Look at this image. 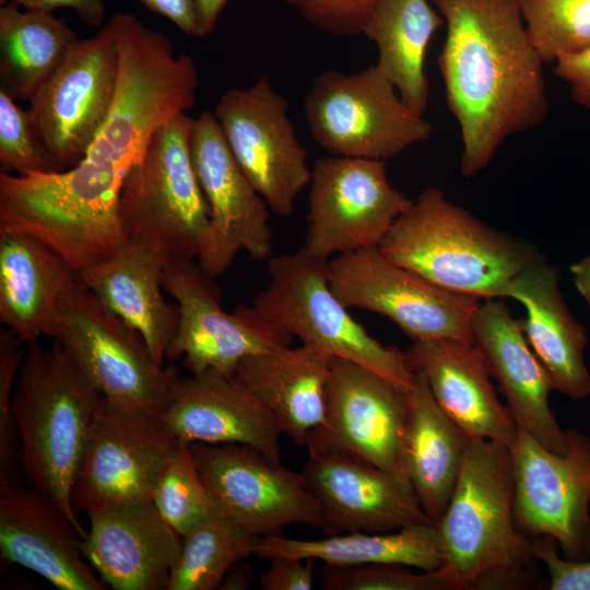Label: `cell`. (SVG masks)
Segmentation results:
<instances>
[{"mask_svg":"<svg viewBox=\"0 0 590 590\" xmlns=\"http://www.w3.org/2000/svg\"><path fill=\"white\" fill-rule=\"evenodd\" d=\"M430 1L447 27L438 67L460 129V173L473 177L507 138L545 120L544 61L518 0Z\"/></svg>","mask_w":590,"mask_h":590,"instance_id":"6da1fadb","label":"cell"},{"mask_svg":"<svg viewBox=\"0 0 590 590\" xmlns=\"http://www.w3.org/2000/svg\"><path fill=\"white\" fill-rule=\"evenodd\" d=\"M510 447L472 439L450 502L436 523L449 590H526L539 581L532 541L514 514Z\"/></svg>","mask_w":590,"mask_h":590,"instance_id":"7a4b0ae2","label":"cell"},{"mask_svg":"<svg viewBox=\"0 0 590 590\" xmlns=\"http://www.w3.org/2000/svg\"><path fill=\"white\" fill-rule=\"evenodd\" d=\"M102 394L55 340L27 343L13 391L23 475L85 536L73 488Z\"/></svg>","mask_w":590,"mask_h":590,"instance_id":"3957f363","label":"cell"},{"mask_svg":"<svg viewBox=\"0 0 590 590\" xmlns=\"http://www.w3.org/2000/svg\"><path fill=\"white\" fill-rule=\"evenodd\" d=\"M378 248L432 283L479 299L504 297L512 278L539 253L531 244L451 202L436 187L412 200Z\"/></svg>","mask_w":590,"mask_h":590,"instance_id":"277c9868","label":"cell"},{"mask_svg":"<svg viewBox=\"0 0 590 590\" xmlns=\"http://www.w3.org/2000/svg\"><path fill=\"white\" fill-rule=\"evenodd\" d=\"M127 173L86 156L66 170L0 172V233L33 235L81 272L113 256L127 239L119 216Z\"/></svg>","mask_w":590,"mask_h":590,"instance_id":"5b68a950","label":"cell"},{"mask_svg":"<svg viewBox=\"0 0 590 590\" xmlns=\"http://www.w3.org/2000/svg\"><path fill=\"white\" fill-rule=\"evenodd\" d=\"M109 21L118 49L115 93L85 156L129 170L157 130L193 107L199 74L189 55L176 54L164 34L130 12Z\"/></svg>","mask_w":590,"mask_h":590,"instance_id":"8992f818","label":"cell"},{"mask_svg":"<svg viewBox=\"0 0 590 590\" xmlns=\"http://www.w3.org/2000/svg\"><path fill=\"white\" fill-rule=\"evenodd\" d=\"M194 120L181 114L157 130L119 196L126 238L153 243L168 262L198 259L210 236L209 206L191 153Z\"/></svg>","mask_w":590,"mask_h":590,"instance_id":"52a82bcc","label":"cell"},{"mask_svg":"<svg viewBox=\"0 0 590 590\" xmlns=\"http://www.w3.org/2000/svg\"><path fill=\"white\" fill-rule=\"evenodd\" d=\"M328 261L304 247L269 259V282L252 306L302 344L371 369L405 389L415 370L405 352L373 338L329 283Z\"/></svg>","mask_w":590,"mask_h":590,"instance_id":"ba28073f","label":"cell"},{"mask_svg":"<svg viewBox=\"0 0 590 590\" xmlns=\"http://www.w3.org/2000/svg\"><path fill=\"white\" fill-rule=\"evenodd\" d=\"M305 116L315 142L335 156L385 161L432 133V125L402 101L376 64L318 74L305 98Z\"/></svg>","mask_w":590,"mask_h":590,"instance_id":"9c48e42d","label":"cell"},{"mask_svg":"<svg viewBox=\"0 0 590 590\" xmlns=\"http://www.w3.org/2000/svg\"><path fill=\"white\" fill-rule=\"evenodd\" d=\"M54 340L102 397L123 410L160 415L182 378L175 366L157 364L142 335L83 284Z\"/></svg>","mask_w":590,"mask_h":590,"instance_id":"30bf717a","label":"cell"},{"mask_svg":"<svg viewBox=\"0 0 590 590\" xmlns=\"http://www.w3.org/2000/svg\"><path fill=\"white\" fill-rule=\"evenodd\" d=\"M556 453L519 429L510 446L514 514L528 538H553L567 559L590 558V438L565 429Z\"/></svg>","mask_w":590,"mask_h":590,"instance_id":"8fae6325","label":"cell"},{"mask_svg":"<svg viewBox=\"0 0 590 590\" xmlns=\"http://www.w3.org/2000/svg\"><path fill=\"white\" fill-rule=\"evenodd\" d=\"M328 276L347 308L389 318L412 341L448 338L471 342L480 299L432 283L389 260L378 247L331 258Z\"/></svg>","mask_w":590,"mask_h":590,"instance_id":"7c38bea8","label":"cell"},{"mask_svg":"<svg viewBox=\"0 0 590 590\" xmlns=\"http://www.w3.org/2000/svg\"><path fill=\"white\" fill-rule=\"evenodd\" d=\"M162 284L178 307V324L166 359H181L191 374L234 376L244 358L291 346L293 337L252 305L227 312L214 279L194 260L166 263Z\"/></svg>","mask_w":590,"mask_h":590,"instance_id":"4fadbf2b","label":"cell"},{"mask_svg":"<svg viewBox=\"0 0 590 590\" xmlns=\"http://www.w3.org/2000/svg\"><path fill=\"white\" fill-rule=\"evenodd\" d=\"M411 203L390 182L385 161L319 158L311 168L303 247L324 260L378 247Z\"/></svg>","mask_w":590,"mask_h":590,"instance_id":"5bb4252c","label":"cell"},{"mask_svg":"<svg viewBox=\"0 0 590 590\" xmlns=\"http://www.w3.org/2000/svg\"><path fill=\"white\" fill-rule=\"evenodd\" d=\"M288 107L264 74L247 88L224 92L213 111L236 162L279 216L292 214L311 177Z\"/></svg>","mask_w":590,"mask_h":590,"instance_id":"9a60e30c","label":"cell"},{"mask_svg":"<svg viewBox=\"0 0 590 590\" xmlns=\"http://www.w3.org/2000/svg\"><path fill=\"white\" fill-rule=\"evenodd\" d=\"M180 444L160 415L123 410L102 397L73 488L75 510L152 502Z\"/></svg>","mask_w":590,"mask_h":590,"instance_id":"2e32d148","label":"cell"},{"mask_svg":"<svg viewBox=\"0 0 590 590\" xmlns=\"http://www.w3.org/2000/svg\"><path fill=\"white\" fill-rule=\"evenodd\" d=\"M118 71V49L108 21L72 46L55 73L28 101V111L56 168L80 163L106 121Z\"/></svg>","mask_w":590,"mask_h":590,"instance_id":"e0dca14e","label":"cell"},{"mask_svg":"<svg viewBox=\"0 0 590 590\" xmlns=\"http://www.w3.org/2000/svg\"><path fill=\"white\" fill-rule=\"evenodd\" d=\"M305 447L308 459L302 473L318 503L320 529L327 535L433 523L406 476L340 448L319 429L310 433Z\"/></svg>","mask_w":590,"mask_h":590,"instance_id":"ac0fdd59","label":"cell"},{"mask_svg":"<svg viewBox=\"0 0 590 590\" xmlns=\"http://www.w3.org/2000/svg\"><path fill=\"white\" fill-rule=\"evenodd\" d=\"M190 446L219 511L245 529L260 538L295 524L320 529V509L302 472L245 445Z\"/></svg>","mask_w":590,"mask_h":590,"instance_id":"d6986e66","label":"cell"},{"mask_svg":"<svg viewBox=\"0 0 590 590\" xmlns=\"http://www.w3.org/2000/svg\"><path fill=\"white\" fill-rule=\"evenodd\" d=\"M191 153L210 212V236L198 258L200 267L215 279L240 251L257 261L269 260L270 209L236 162L211 110L194 120Z\"/></svg>","mask_w":590,"mask_h":590,"instance_id":"ffe728a7","label":"cell"},{"mask_svg":"<svg viewBox=\"0 0 590 590\" xmlns=\"http://www.w3.org/2000/svg\"><path fill=\"white\" fill-rule=\"evenodd\" d=\"M408 390L371 369L334 357L326 423L317 429L340 448L406 476L403 436Z\"/></svg>","mask_w":590,"mask_h":590,"instance_id":"44dd1931","label":"cell"},{"mask_svg":"<svg viewBox=\"0 0 590 590\" xmlns=\"http://www.w3.org/2000/svg\"><path fill=\"white\" fill-rule=\"evenodd\" d=\"M471 342L497 381L519 429L548 450L563 453L565 429L550 405V376L508 305L498 298L480 303L472 320Z\"/></svg>","mask_w":590,"mask_h":590,"instance_id":"7402d4cb","label":"cell"},{"mask_svg":"<svg viewBox=\"0 0 590 590\" xmlns=\"http://www.w3.org/2000/svg\"><path fill=\"white\" fill-rule=\"evenodd\" d=\"M86 560L115 590H167L181 536L153 502L125 504L86 514Z\"/></svg>","mask_w":590,"mask_h":590,"instance_id":"603a6c76","label":"cell"},{"mask_svg":"<svg viewBox=\"0 0 590 590\" xmlns=\"http://www.w3.org/2000/svg\"><path fill=\"white\" fill-rule=\"evenodd\" d=\"M160 417L181 442L245 445L281 463L279 422L234 376L206 370L181 378Z\"/></svg>","mask_w":590,"mask_h":590,"instance_id":"cb8c5ba5","label":"cell"},{"mask_svg":"<svg viewBox=\"0 0 590 590\" xmlns=\"http://www.w3.org/2000/svg\"><path fill=\"white\" fill-rule=\"evenodd\" d=\"M84 536L42 493L31 487L0 488V554L59 590H105L86 560Z\"/></svg>","mask_w":590,"mask_h":590,"instance_id":"d4e9b609","label":"cell"},{"mask_svg":"<svg viewBox=\"0 0 590 590\" xmlns=\"http://www.w3.org/2000/svg\"><path fill=\"white\" fill-rule=\"evenodd\" d=\"M81 285L80 273L44 240L0 233V322L23 342L55 339Z\"/></svg>","mask_w":590,"mask_h":590,"instance_id":"484cf974","label":"cell"},{"mask_svg":"<svg viewBox=\"0 0 590 590\" xmlns=\"http://www.w3.org/2000/svg\"><path fill=\"white\" fill-rule=\"evenodd\" d=\"M405 354L425 377L440 409L470 438L512 445L519 427L499 401L471 342L448 338L413 341Z\"/></svg>","mask_w":590,"mask_h":590,"instance_id":"4316f807","label":"cell"},{"mask_svg":"<svg viewBox=\"0 0 590 590\" xmlns=\"http://www.w3.org/2000/svg\"><path fill=\"white\" fill-rule=\"evenodd\" d=\"M504 297L519 302L526 339L545 367L553 390L573 400L590 396L587 329L575 319L559 287L558 270L538 253L509 282Z\"/></svg>","mask_w":590,"mask_h":590,"instance_id":"83f0119b","label":"cell"},{"mask_svg":"<svg viewBox=\"0 0 590 590\" xmlns=\"http://www.w3.org/2000/svg\"><path fill=\"white\" fill-rule=\"evenodd\" d=\"M167 262L153 243L129 237L113 256L79 272L82 284L142 335L160 365L166 361L178 324L177 304L163 295Z\"/></svg>","mask_w":590,"mask_h":590,"instance_id":"f1b7e54d","label":"cell"},{"mask_svg":"<svg viewBox=\"0 0 590 590\" xmlns=\"http://www.w3.org/2000/svg\"><path fill=\"white\" fill-rule=\"evenodd\" d=\"M333 358L310 345L286 346L244 358L234 377L273 414L283 434L305 447L326 423Z\"/></svg>","mask_w":590,"mask_h":590,"instance_id":"f546056e","label":"cell"},{"mask_svg":"<svg viewBox=\"0 0 590 590\" xmlns=\"http://www.w3.org/2000/svg\"><path fill=\"white\" fill-rule=\"evenodd\" d=\"M408 390L403 467L433 523L442 517L458 482L470 438L434 399L420 370Z\"/></svg>","mask_w":590,"mask_h":590,"instance_id":"4dcf8cb0","label":"cell"},{"mask_svg":"<svg viewBox=\"0 0 590 590\" xmlns=\"http://www.w3.org/2000/svg\"><path fill=\"white\" fill-rule=\"evenodd\" d=\"M444 23L430 0H378L362 33L377 47L376 66L421 116L429 102L425 57Z\"/></svg>","mask_w":590,"mask_h":590,"instance_id":"1f68e13d","label":"cell"},{"mask_svg":"<svg viewBox=\"0 0 590 590\" xmlns=\"http://www.w3.org/2000/svg\"><path fill=\"white\" fill-rule=\"evenodd\" d=\"M263 559L278 556L310 558L330 566L400 564L434 571L442 555L436 524L423 523L390 532H347L318 540L281 534L261 536L255 553Z\"/></svg>","mask_w":590,"mask_h":590,"instance_id":"d6a6232c","label":"cell"},{"mask_svg":"<svg viewBox=\"0 0 590 590\" xmlns=\"http://www.w3.org/2000/svg\"><path fill=\"white\" fill-rule=\"evenodd\" d=\"M76 33L50 12L8 1L0 8V88L30 101L59 68Z\"/></svg>","mask_w":590,"mask_h":590,"instance_id":"836d02e7","label":"cell"},{"mask_svg":"<svg viewBox=\"0 0 590 590\" xmlns=\"http://www.w3.org/2000/svg\"><path fill=\"white\" fill-rule=\"evenodd\" d=\"M260 536L216 511L187 534L167 590L219 589L228 570L256 553Z\"/></svg>","mask_w":590,"mask_h":590,"instance_id":"e575fe53","label":"cell"},{"mask_svg":"<svg viewBox=\"0 0 590 590\" xmlns=\"http://www.w3.org/2000/svg\"><path fill=\"white\" fill-rule=\"evenodd\" d=\"M152 502L180 536L219 511L200 474L190 444L181 442L165 465Z\"/></svg>","mask_w":590,"mask_h":590,"instance_id":"d590c367","label":"cell"},{"mask_svg":"<svg viewBox=\"0 0 590 590\" xmlns=\"http://www.w3.org/2000/svg\"><path fill=\"white\" fill-rule=\"evenodd\" d=\"M528 36L544 62L590 46V0H518Z\"/></svg>","mask_w":590,"mask_h":590,"instance_id":"8d00e7d4","label":"cell"},{"mask_svg":"<svg viewBox=\"0 0 590 590\" xmlns=\"http://www.w3.org/2000/svg\"><path fill=\"white\" fill-rule=\"evenodd\" d=\"M1 172L17 175L55 172L28 109L0 88Z\"/></svg>","mask_w":590,"mask_h":590,"instance_id":"74e56055","label":"cell"},{"mask_svg":"<svg viewBox=\"0 0 590 590\" xmlns=\"http://www.w3.org/2000/svg\"><path fill=\"white\" fill-rule=\"evenodd\" d=\"M400 564L330 566L321 569L323 590H449L438 570L415 573Z\"/></svg>","mask_w":590,"mask_h":590,"instance_id":"f35d334b","label":"cell"},{"mask_svg":"<svg viewBox=\"0 0 590 590\" xmlns=\"http://www.w3.org/2000/svg\"><path fill=\"white\" fill-rule=\"evenodd\" d=\"M306 21L333 36H354L378 0H286Z\"/></svg>","mask_w":590,"mask_h":590,"instance_id":"ab89813d","label":"cell"},{"mask_svg":"<svg viewBox=\"0 0 590 590\" xmlns=\"http://www.w3.org/2000/svg\"><path fill=\"white\" fill-rule=\"evenodd\" d=\"M533 552L548 573L551 590H590V558L573 560L560 557L558 544L551 536L531 539Z\"/></svg>","mask_w":590,"mask_h":590,"instance_id":"60d3db41","label":"cell"},{"mask_svg":"<svg viewBox=\"0 0 590 590\" xmlns=\"http://www.w3.org/2000/svg\"><path fill=\"white\" fill-rule=\"evenodd\" d=\"M269 562V568L259 577V586L262 590L314 589L316 560L278 556Z\"/></svg>","mask_w":590,"mask_h":590,"instance_id":"b9f144b4","label":"cell"},{"mask_svg":"<svg viewBox=\"0 0 590 590\" xmlns=\"http://www.w3.org/2000/svg\"><path fill=\"white\" fill-rule=\"evenodd\" d=\"M554 62L555 74L568 83L574 101L590 110V46L559 54Z\"/></svg>","mask_w":590,"mask_h":590,"instance_id":"7bdbcfd3","label":"cell"},{"mask_svg":"<svg viewBox=\"0 0 590 590\" xmlns=\"http://www.w3.org/2000/svg\"><path fill=\"white\" fill-rule=\"evenodd\" d=\"M8 1L24 9L50 13L60 8L72 9L91 27H102L106 19L105 0H1V4Z\"/></svg>","mask_w":590,"mask_h":590,"instance_id":"ee69618b","label":"cell"},{"mask_svg":"<svg viewBox=\"0 0 590 590\" xmlns=\"http://www.w3.org/2000/svg\"><path fill=\"white\" fill-rule=\"evenodd\" d=\"M150 11L173 22L185 34L199 37L194 0H139Z\"/></svg>","mask_w":590,"mask_h":590,"instance_id":"f6af8a7d","label":"cell"},{"mask_svg":"<svg viewBox=\"0 0 590 590\" xmlns=\"http://www.w3.org/2000/svg\"><path fill=\"white\" fill-rule=\"evenodd\" d=\"M228 0H194L199 37L213 33L217 20Z\"/></svg>","mask_w":590,"mask_h":590,"instance_id":"bcb514c9","label":"cell"},{"mask_svg":"<svg viewBox=\"0 0 590 590\" xmlns=\"http://www.w3.org/2000/svg\"><path fill=\"white\" fill-rule=\"evenodd\" d=\"M253 577L252 567L248 563L240 560L228 570L219 589L247 590L251 587Z\"/></svg>","mask_w":590,"mask_h":590,"instance_id":"7dc6e473","label":"cell"},{"mask_svg":"<svg viewBox=\"0 0 590 590\" xmlns=\"http://www.w3.org/2000/svg\"><path fill=\"white\" fill-rule=\"evenodd\" d=\"M570 272L577 291L590 306V255L575 262Z\"/></svg>","mask_w":590,"mask_h":590,"instance_id":"c3c4849f","label":"cell"}]
</instances>
